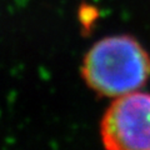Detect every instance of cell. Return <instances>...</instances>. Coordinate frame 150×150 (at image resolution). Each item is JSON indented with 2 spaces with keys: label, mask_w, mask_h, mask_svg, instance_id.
Here are the masks:
<instances>
[{
  "label": "cell",
  "mask_w": 150,
  "mask_h": 150,
  "mask_svg": "<svg viewBox=\"0 0 150 150\" xmlns=\"http://www.w3.org/2000/svg\"><path fill=\"white\" fill-rule=\"evenodd\" d=\"M81 78L103 98H118L143 88L150 78V56L131 35L98 40L84 55Z\"/></svg>",
  "instance_id": "cell-1"
},
{
  "label": "cell",
  "mask_w": 150,
  "mask_h": 150,
  "mask_svg": "<svg viewBox=\"0 0 150 150\" xmlns=\"http://www.w3.org/2000/svg\"><path fill=\"white\" fill-rule=\"evenodd\" d=\"M100 138L110 150H150V94L115 98L100 120Z\"/></svg>",
  "instance_id": "cell-2"
}]
</instances>
